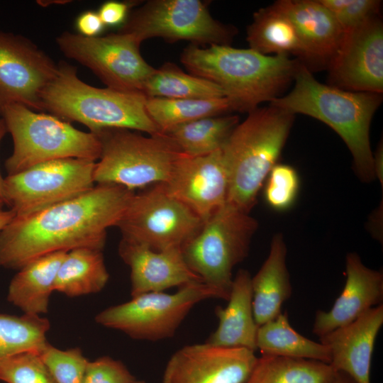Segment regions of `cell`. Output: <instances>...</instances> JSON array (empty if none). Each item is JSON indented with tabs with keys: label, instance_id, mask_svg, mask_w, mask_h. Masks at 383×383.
I'll list each match as a JSON object with an SVG mask.
<instances>
[{
	"label": "cell",
	"instance_id": "cell-27",
	"mask_svg": "<svg viewBox=\"0 0 383 383\" xmlns=\"http://www.w3.org/2000/svg\"><path fill=\"white\" fill-rule=\"evenodd\" d=\"M256 345L262 355L312 360L328 364L331 360L328 349L296 332L291 326L286 312H281L258 327Z\"/></svg>",
	"mask_w": 383,
	"mask_h": 383
},
{
	"label": "cell",
	"instance_id": "cell-39",
	"mask_svg": "<svg viewBox=\"0 0 383 383\" xmlns=\"http://www.w3.org/2000/svg\"><path fill=\"white\" fill-rule=\"evenodd\" d=\"M75 26L79 34L86 37L98 36L105 26L98 13L92 11L82 13L77 18Z\"/></svg>",
	"mask_w": 383,
	"mask_h": 383
},
{
	"label": "cell",
	"instance_id": "cell-21",
	"mask_svg": "<svg viewBox=\"0 0 383 383\" xmlns=\"http://www.w3.org/2000/svg\"><path fill=\"white\" fill-rule=\"evenodd\" d=\"M293 22L306 54V60L328 65L336 54L344 32L319 0H280Z\"/></svg>",
	"mask_w": 383,
	"mask_h": 383
},
{
	"label": "cell",
	"instance_id": "cell-22",
	"mask_svg": "<svg viewBox=\"0 0 383 383\" xmlns=\"http://www.w3.org/2000/svg\"><path fill=\"white\" fill-rule=\"evenodd\" d=\"M251 275L245 270H240L231 289L228 304L225 308L217 306L215 314L218 326L205 343L225 348H244L257 350L256 338L258 326L252 310Z\"/></svg>",
	"mask_w": 383,
	"mask_h": 383
},
{
	"label": "cell",
	"instance_id": "cell-29",
	"mask_svg": "<svg viewBox=\"0 0 383 383\" xmlns=\"http://www.w3.org/2000/svg\"><path fill=\"white\" fill-rule=\"evenodd\" d=\"M238 123L236 115H221L187 122L165 133L184 155L198 157L222 149Z\"/></svg>",
	"mask_w": 383,
	"mask_h": 383
},
{
	"label": "cell",
	"instance_id": "cell-23",
	"mask_svg": "<svg viewBox=\"0 0 383 383\" xmlns=\"http://www.w3.org/2000/svg\"><path fill=\"white\" fill-rule=\"evenodd\" d=\"M287 252L283 235H274L267 259L251 278L253 315L258 327L279 314L282 304L292 295Z\"/></svg>",
	"mask_w": 383,
	"mask_h": 383
},
{
	"label": "cell",
	"instance_id": "cell-41",
	"mask_svg": "<svg viewBox=\"0 0 383 383\" xmlns=\"http://www.w3.org/2000/svg\"><path fill=\"white\" fill-rule=\"evenodd\" d=\"M7 130L5 123L0 116V143L6 133ZM4 178L1 176L0 172V201L4 203ZM5 204V203H4Z\"/></svg>",
	"mask_w": 383,
	"mask_h": 383
},
{
	"label": "cell",
	"instance_id": "cell-10",
	"mask_svg": "<svg viewBox=\"0 0 383 383\" xmlns=\"http://www.w3.org/2000/svg\"><path fill=\"white\" fill-rule=\"evenodd\" d=\"M203 223L160 183L134 194L116 226L121 233V239L164 251L182 250Z\"/></svg>",
	"mask_w": 383,
	"mask_h": 383
},
{
	"label": "cell",
	"instance_id": "cell-32",
	"mask_svg": "<svg viewBox=\"0 0 383 383\" xmlns=\"http://www.w3.org/2000/svg\"><path fill=\"white\" fill-rule=\"evenodd\" d=\"M50 328L49 320L41 316L0 313V362L20 353L39 354Z\"/></svg>",
	"mask_w": 383,
	"mask_h": 383
},
{
	"label": "cell",
	"instance_id": "cell-9",
	"mask_svg": "<svg viewBox=\"0 0 383 383\" xmlns=\"http://www.w3.org/2000/svg\"><path fill=\"white\" fill-rule=\"evenodd\" d=\"M208 299L228 301V297L203 282H194L173 294L153 292L133 296L99 312L95 321L135 340L157 341L174 336L192 309Z\"/></svg>",
	"mask_w": 383,
	"mask_h": 383
},
{
	"label": "cell",
	"instance_id": "cell-3",
	"mask_svg": "<svg viewBox=\"0 0 383 383\" xmlns=\"http://www.w3.org/2000/svg\"><path fill=\"white\" fill-rule=\"evenodd\" d=\"M181 62L189 74L218 86L233 110L250 112L270 102L294 81L299 62L286 55H265L251 48L211 45L185 48Z\"/></svg>",
	"mask_w": 383,
	"mask_h": 383
},
{
	"label": "cell",
	"instance_id": "cell-8",
	"mask_svg": "<svg viewBox=\"0 0 383 383\" xmlns=\"http://www.w3.org/2000/svg\"><path fill=\"white\" fill-rule=\"evenodd\" d=\"M257 226L250 213L226 204L182 248L184 259L204 283L229 298L233 270L248 255Z\"/></svg>",
	"mask_w": 383,
	"mask_h": 383
},
{
	"label": "cell",
	"instance_id": "cell-35",
	"mask_svg": "<svg viewBox=\"0 0 383 383\" xmlns=\"http://www.w3.org/2000/svg\"><path fill=\"white\" fill-rule=\"evenodd\" d=\"M0 380L6 383H56L35 353H20L2 360Z\"/></svg>",
	"mask_w": 383,
	"mask_h": 383
},
{
	"label": "cell",
	"instance_id": "cell-20",
	"mask_svg": "<svg viewBox=\"0 0 383 383\" xmlns=\"http://www.w3.org/2000/svg\"><path fill=\"white\" fill-rule=\"evenodd\" d=\"M118 254L131 269L132 297L203 282L188 267L181 249L155 251L121 239Z\"/></svg>",
	"mask_w": 383,
	"mask_h": 383
},
{
	"label": "cell",
	"instance_id": "cell-26",
	"mask_svg": "<svg viewBox=\"0 0 383 383\" xmlns=\"http://www.w3.org/2000/svg\"><path fill=\"white\" fill-rule=\"evenodd\" d=\"M109 279L102 250L78 248L67 252L57 271L55 291L70 297L101 292Z\"/></svg>",
	"mask_w": 383,
	"mask_h": 383
},
{
	"label": "cell",
	"instance_id": "cell-11",
	"mask_svg": "<svg viewBox=\"0 0 383 383\" xmlns=\"http://www.w3.org/2000/svg\"><path fill=\"white\" fill-rule=\"evenodd\" d=\"M118 32L131 35L140 44L161 38L198 46L230 45L236 29L214 19L203 1L150 0L129 16Z\"/></svg>",
	"mask_w": 383,
	"mask_h": 383
},
{
	"label": "cell",
	"instance_id": "cell-31",
	"mask_svg": "<svg viewBox=\"0 0 383 383\" xmlns=\"http://www.w3.org/2000/svg\"><path fill=\"white\" fill-rule=\"evenodd\" d=\"M143 92L147 97L177 99L225 97L221 89L214 83L185 73L172 62H166L155 70Z\"/></svg>",
	"mask_w": 383,
	"mask_h": 383
},
{
	"label": "cell",
	"instance_id": "cell-34",
	"mask_svg": "<svg viewBox=\"0 0 383 383\" xmlns=\"http://www.w3.org/2000/svg\"><path fill=\"white\" fill-rule=\"evenodd\" d=\"M264 198L274 210L284 211L295 203L299 191L296 170L285 164H276L265 182Z\"/></svg>",
	"mask_w": 383,
	"mask_h": 383
},
{
	"label": "cell",
	"instance_id": "cell-13",
	"mask_svg": "<svg viewBox=\"0 0 383 383\" xmlns=\"http://www.w3.org/2000/svg\"><path fill=\"white\" fill-rule=\"evenodd\" d=\"M56 43L66 57L88 67L115 90L143 92L156 70L142 57L140 43L128 33L86 37L65 31Z\"/></svg>",
	"mask_w": 383,
	"mask_h": 383
},
{
	"label": "cell",
	"instance_id": "cell-5",
	"mask_svg": "<svg viewBox=\"0 0 383 383\" xmlns=\"http://www.w3.org/2000/svg\"><path fill=\"white\" fill-rule=\"evenodd\" d=\"M146 99L143 92L89 85L78 77L75 67L60 62L40 94V105L41 110L67 122L82 123L92 133L123 128L161 133L146 111Z\"/></svg>",
	"mask_w": 383,
	"mask_h": 383
},
{
	"label": "cell",
	"instance_id": "cell-6",
	"mask_svg": "<svg viewBox=\"0 0 383 383\" xmlns=\"http://www.w3.org/2000/svg\"><path fill=\"white\" fill-rule=\"evenodd\" d=\"M0 116L13 140L12 153L5 161L7 175L55 160L100 158L101 143L96 133L77 130L57 116L21 104L5 106Z\"/></svg>",
	"mask_w": 383,
	"mask_h": 383
},
{
	"label": "cell",
	"instance_id": "cell-12",
	"mask_svg": "<svg viewBox=\"0 0 383 383\" xmlns=\"http://www.w3.org/2000/svg\"><path fill=\"white\" fill-rule=\"evenodd\" d=\"M94 161L65 158L45 162L4 177V203L24 217L83 194L95 185Z\"/></svg>",
	"mask_w": 383,
	"mask_h": 383
},
{
	"label": "cell",
	"instance_id": "cell-17",
	"mask_svg": "<svg viewBox=\"0 0 383 383\" xmlns=\"http://www.w3.org/2000/svg\"><path fill=\"white\" fill-rule=\"evenodd\" d=\"M257 359L244 348L185 345L170 357L162 383H245Z\"/></svg>",
	"mask_w": 383,
	"mask_h": 383
},
{
	"label": "cell",
	"instance_id": "cell-1",
	"mask_svg": "<svg viewBox=\"0 0 383 383\" xmlns=\"http://www.w3.org/2000/svg\"><path fill=\"white\" fill-rule=\"evenodd\" d=\"M124 187L96 184L83 194L33 214L16 217L0 231V267L20 270L47 254L78 248L103 250L134 195Z\"/></svg>",
	"mask_w": 383,
	"mask_h": 383
},
{
	"label": "cell",
	"instance_id": "cell-15",
	"mask_svg": "<svg viewBox=\"0 0 383 383\" xmlns=\"http://www.w3.org/2000/svg\"><path fill=\"white\" fill-rule=\"evenodd\" d=\"M328 67L331 86L382 94L383 26L379 15L344 33Z\"/></svg>",
	"mask_w": 383,
	"mask_h": 383
},
{
	"label": "cell",
	"instance_id": "cell-7",
	"mask_svg": "<svg viewBox=\"0 0 383 383\" xmlns=\"http://www.w3.org/2000/svg\"><path fill=\"white\" fill-rule=\"evenodd\" d=\"M96 133L101 143L94 172L96 184H111L133 191L164 183L183 154L165 133L145 136L135 131L110 128Z\"/></svg>",
	"mask_w": 383,
	"mask_h": 383
},
{
	"label": "cell",
	"instance_id": "cell-40",
	"mask_svg": "<svg viewBox=\"0 0 383 383\" xmlns=\"http://www.w3.org/2000/svg\"><path fill=\"white\" fill-rule=\"evenodd\" d=\"M4 202L0 201V231L8 225L15 217L14 212L9 209H5Z\"/></svg>",
	"mask_w": 383,
	"mask_h": 383
},
{
	"label": "cell",
	"instance_id": "cell-4",
	"mask_svg": "<svg viewBox=\"0 0 383 383\" xmlns=\"http://www.w3.org/2000/svg\"><path fill=\"white\" fill-rule=\"evenodd\" d=\"M294 115L269 104L248 112L222 148L228 175L226 204L248 213L289 136Z\"/></svg>",
	"mask_w": 383,
	"mask_h": 383
},
{
	"label": "cell",
	"instance_id": "cell-18",
	"mask_svg": "<svg viewBox=\"0 0 383 383\" xmlns=\"http://www.w3.org/2000/svg\"><path fill=\"white\" fill-rule=\"evenodd\" d=\"M383 324V304L369 309L353 322L320 337L329 350V365L355 383H371L372 356Z\"/></svg>",
	"mask_w": 383,
	"mask_h": 383
},
{
	"label": "cell",
	"instance_id": "cell-28",
	"mask_svg": "<svg viewBox=\"0 0 383 383\" xmlns=\"http://www.w3.org/2000/svg\"><path fill=\"white\" fill-rule=\"evenodd\" d=\"M338 374L320 361L262 355L245 383H333Z\"/></svg>",
	"mask_w": 383,
	"mask_h": 383
},
{
	"label": "cell",
	"instance_id": "cell-30",
	"mask_svg": "<svg viewBox=\"0 0 383 383\" xmlns=\"http://www.w3.org/2000/svg\"><path fill=\"white\" fill-rule=\"evenodd\" d=\"M145 107L151 120L162 133L187 122L234 111L226 97L206 99L147 97Z\"/></svg>",
	"mask_w": 383,
	"mask_h": 383
},
{
	"label": "cell",
	"instance_id": "cell-43",
	"mask_svg": "<svg viewBox=\"0 0 383 383\" xmlns=\"http://www.w3.org/2000/svg\"><path fill=\"white\" fill-rule=\"evenodd\" d=\"M133 383H145L143 380H135L134 382Z\"/></svg>",
	"mask_w": 383,
	"mask_h": 383
},
{
	"label": "cell",
	"instance_id": "cell-16",
	"mask_svg": "<svg viewBox=\"0 0 383 383\" xmlns=\"http://www.w3.org/2000/svg\"><path fill=\"white\" fill-rule=\"evenodd\" d=\"M166 191L206 222L226 204L228 175L222 150L175 162L164 183Z\"/></svg>",
	"mask_w": 383,
	"mask_h": 383
},
{
	"label": "cell",
	"instance_id": "cell-19",
	"mask_svg": "<svg viewBox=\"0 0 383 383\" xmlns=\"http://www.w3.org/2000/svg\"><path fill=\"white\" fill-rule=\"evenodd\" d=\"M346 281L344 288L328 311L316 313L313 333L319 338L362 316L383 301L382 271L366 267L360 256L350 252L345 260Z\"/></svg>",
	"mask_w": 383,
	"mask_h": 383
},
{
	"label": "cell",
	"instance_id": "cell-37",
	"mask_svg": "<svg viewBox=\"0 0 383 383\" xmlns=\"http://www.w3.org/2000/svg\"><path fill=\"white\" fill-rule=\"evenodd\" d=\"M135 380L121 361L103 356L89 361L82 383H133Z\"/></svg>",
	"mask_w": 383,
	"mask_h": 383
},
{
	"label": "cell",
	"instance_id": "cell-2",
	"mask_svg": "<svg viewBox=\"0 0 383 383\" xmlns=\"http://www.w3.org/2000/svg\"><path fill=\"white\" fill-rule=\"evenodd\" d=\"M294 82V87L287 94L274 99L270 104L294 116H309L328 125L348 148L359 178L365 182L375 179L370 128L382 102V94L353 91L322 84L300 62Z\"/></svg>",
	"mask_w": 383,
	"mask_h": 383
},
{
	"label": "cell",
	"instance_id": "cell-38",
	"mask_svg": "<svg viewBox=\"0 0 383 383\" xmlns=\"http://www.w3.org/2000/svg\"><path fill=\"white\" fill-rule=\"evenodd\" d=\"M129 4L110 1L104 3L97 12L104 26L122 24L127 18Z\"/></svg>",
	"mask_w": 383,
	"mask_h": 383
},
{
	"label": "cell",
	"instance_id": "cell-25",
	"mask_svg": "<svg viewBox=\"0 0 383 383\" xmlns=\"http://www.w3.org/2000/svg\"><path fill=\"white\" fill-rule=\"evenodd\" d=\"M246 39L250 48L262 55H294L306 60L296 29L279 1L253 14Z\"/></svg>",
	"mask_w": 383,
	"mask_h": 383
},
{
	"label": "cell",
	"instance_id": "cell-24",
	"mask_svg": "<svg viewBox=\"0 0 383 383\" xmlns=\"http://www.w3.org/2000/svg\"><path fill=\"white\" fill-rule=\"evenodd\" d=\"M67 252H55L26 264L11 280L7 300L23 314L41 316L48 311L57 271Z\"/></svg>",
	"mask_w": 383,
	"mask_h": 383
},
{
	"label": "cell",
	"instance_id": "cell-36",
	"mask_svg": "<svg viewBox=\"0 0 383 383\" xmlns=\"http://www.w3.org/2000/svg\"><path fill=\"white\" fill-rule=\"evenodd\" d=\"M333 14L344 33L379 15L378 0H319Z\"/></svg>",
	"mask_w": 383,
	"mask_h": 383
},
{
	"label": "cell",
	"instance_id": "cell-42",
	"mask_svg": "<svg viewBox=\"0 0 383 383\" xmlns=\"http://www.w3.org/2000/svg\"><path fill=\"white\" fill-rule=\"evenodd\" d=\"M333 383H355V382L348 375L343 373H338L335 379L333 382Z\"/></svg>",
	"mask_w": 383,
	"mask_h": 383
},
{
	"label": "cell",
	"instance_id": "cell-33",
	"mask_svg": "<svg viewBox=\"0 0 383 383\" xmlns=\"http://www.w3.org/2000/svg\"><path fill=\"white\" fill-rule=\"evenodd\" d=\"M38 355L56 383H82L89 360L79 348L61 350L48 342Z\"/></svg>",
	"mask_w": 383,
	"mask_h": 383
},
{
	"label": "cell",
	"instance_id": "cell-14",
	"mask_svg": "<svg viewBox=\"0 0 383 383\" xmlns=\"http://www.w3.org/2000/svg\"><path fill=\"white\" fill-rule=\"evenodd\" d=\"M57 67L30 40L0 31V113L11 104L41 110L40 94Z\"/></svg>",
	"mask_w": 383,
	"mask_h": 383
}]
</instances>
